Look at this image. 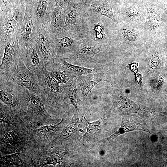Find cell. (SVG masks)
Here are the masks:
<instances>
[{"label":"cell","mask_w":167,"mask_h":167,"mask_svg":"<svg viewBox=\"0 0 167 167\" xmlns=\"http://www.w3.org/2000/svg\"><path fill=\"white\" fill-rule=\"evenodd\" d=\"M31 37L36 41L43 55L46 69L53 71L56 54L52 35L49 28L34 25Z\"/></svg>","instance_id":"obj_7"},{"label":"cell","mask_w":167,"mask_h":167,"mask_svg":"<svg viewBox=\"0 0 167 167\" xmlns=\"http://www.w3.org/2000/svg\"><path fill=\"white\" fill-rule=\"evenodd\" d=\"M164 81L163 78L160 75H158L151 79L150 81V84L154 89L157 91H160L162 87Z\"/></svg>","instance_id":"obj_31"},{"label":"cell","mask_w":167,"mask_h":167,"mask_svg":"<svg viewBox=\"0 0 167 167\" xmlns=\"http://www.w3.org/2000/svg\"><path fill=\"white\" fill-rule=\"evenodd\" d=\"M1 167H31V157L22 156L17 153L1 156Z\"/></svg>","instance_id":"obj_22"},{"label":"cell","mask_w":167,"mask_h":167,"mask_svg":"<svg viewBox=\"0 0 167 167\" xmlns=\"http://www.w3.org/2000/svg\"><path fill=\"white\" fill-rule=\"evenodd\" d=\"M54 71L55 79L59 84H65L69 80L68 77L62 72L59 71Z\"/></svg>","instance_id":"obj_33"},{"label":"cell","mask_w":167,"mask_h":167,"mask_svg":"<svg viewBox=\"0 0 167 167\" xmlns=\"http://www.w3.org/2000/svg\"><path fill=\"white\" fill-rule=\"evenodd\" d=\"M24 99L27 109L23 119L34 129L40 126L55 123L54 119L46 109L41 95H37L25 88Z\"/></svg>","instance_id":"obj_4"},{"label":"cell","mask_w":167,"mask_h":167,"mask_svg":"<svg viewBox=\"0 0 167 167\" xmlns=\"http://www.w3.org/2000/svg\"><path fill=\"white\" fill-rule=\"evenodd\" d=\"M77 80L80 87L84 101H86L89 93L98 83L103 81L109 82L105 74L103 73L84 75L77 77Z\"/></svg>","instance_id":"obj_20"},{"label":"cell","mask_w":167,"mask_h":167,"mask_svg":"<svg viewBox=\"0 0 167 167\" xmlns=\"http://www.w3.org/2000/svg\"><path fill=\"white\" fill-rule=\"evenodd\" d=\"M21 59L27 67L36 75L46 68L43 55L36 41L32 37L23 50Z\"/></svg>","instance_id":"obj_11"},{"label":"cell","mask_w":167,"mask_h":167,"mask_svg":"<svg viewBox=\"0 0 167 167\" xmlns=\"http://www.w3.org/2000/svg\"><path fill=\"white\" fill-rule=\"evenodd\" d=\"M121 32L126 40L130 42H133L137 39L136 34L130 30L125 28L121 29Z\"/></svg>","instance_id":"obj_32"},{"label":"cell","mask_w":167,"mask_h":167,"mask_svg":"<svg viewBox=\"0 0 167 167\" xmlns=\"http://www.w3.org/2000/svg\"><path fill=\"white\" fill-rule=\"evenodd\" d=\"M55 6L60 7L65 9L69 3L71 2V0H54Z\"/></svg>","instance_id":"obj_35"},{"label":"cell","mask_w":167,"mask_h":167,"mask_svg":"<svg viewBox=\"0 0 167 167\" xmlns=\"http://www.w3.org/2000/svg\"><path fill=\"white\" fill-rule=\"evenodd\" d=\"M29 5L32 8L34 25L49 28L51 17L55 7L54 0H36Z\"/></svg>","instance_id":"obj_13"},{"label":"cell","mask_w":167,"mask_h":167,"mask_svg":"<svg viewBox=\"0 0 167 167\" xmlns=\"http://www.w3.org/2000/svg\"><path fill=\"white\" fill-rule=\"evenodd\" d=\"M19 0H0V3L4 6L6 11L12 8Z\"/></svg>","instance_id":"obj_34"},{"label":"cell","mask_w":167,"mask_h":167,"mask_svg":"<svg viewBox=\"0 0 167 167\" xmlns=\"http://www.w3.org/2000/svg\"><path fill=\"white\" fill-rule=\"evenodd\" d=\"M125 13L127 17L131 19H135L140 16V11L138 6L132 5L128 7L125 9Z\"/></svg>","instance_id":"obj_30"},{"label":"cell","mask_w":167,"mask_h":167,"mask_svg":"<svg viewBox=\"0 0 167 167\" xmlns=\"http://www.w3.org/2000/svg\"><path fill=\"white\" fill-rule=\"evenodd\" d=\"M52 149L50 152L44 148L35 151L32 155V166L42 167L51 165L55 167L57 164L63 163L64 156L69 153L68 150L58 146Z\"/></svg>","instance_id":"obj_10"},{"label":"cell","mask_w":167,"mask_h":167,"mask_svg":"<svg viewBox=\"0 0 167 167\" xmlns=\"http://www.w3.org/2000/svg\"><path fill=\"white\" fill-rule=\"evenodd\" d=\"M37 76L38 84L43 90L42 96L46 110L49 114L57 115L66 107L61 99L59 84L55 79L54 71L45 68Z\"/></svg>","instance_id":"obj_2"},{"label":"cell","mask_w":167,"mask_h":167,"mask_svg":"<svg viewBox=\"0 0 167 167\" xmlns=\"http://www.w3.org/2000/svg\"><path fill=\"white\" fill-rule=\"evenodd\" d=\"M94 29L96 32V34L101 33L103 28L102 26L98 25L95 26Z\"/></svg>","instance_id":"obj_38"},{"label":"cell","mask_w":167,"mask_h":167,"mask_svg":"<svg viewBox=\"0 0 167 167\" xmlns=\"http://www.w3.org/2000/svg\"><path fill=\"white\" fill-rule=\"evenodd\" d=\"M100 50L99 48L92 46L86 45L81 47L74 53L75 58L85 59L93 58Z\"/></svg>","instance_id":"obj_28"},{"label":"cell","mask_w":167,"mask_h":167,"mask_svg":"<svg viewBox=\"0 0 167 167\" xmlns=\"http://www.w3.org/2000/svg\"><path fill=\"white\" fill-rule=\"evenodd\" d=\"M10 79L30 92L42 95L43 90L38 84L37 76L27 67L22 59L19 62Z\"/></svg>","instance_id":"obj_9"},{"label":"cell","mask_w":167,"mask_h":167,"mask_svg":"<svg viewBox=\"0 0 167 167\" xmlns=\"http://www.w3.org/2000/svg\"><path fill=\"white\" fill-rule=\"evenodd\" d=\"M24 0L26 2L27 4H30L32 3L33 2H34L36 0Z\"/></svg>","instance_id":"obj_39"},{"label":"cell","mask_w":167,"mask_h":167,"mask_svg":"<svg viewBox=\"0 0 167 167\" xmlns=\"http://www.w3.org/2000/svg\"><path fill=\"white\" fill-rule=\"evenodd\" d=\"M92 11L95 13L106 16L118 23L112 10V6L108 3H100L94 4L92 7Z\"/></svg>","instance_id":"obj_27"},{"label":"cell","mask_w":167,"mask_h":167,"mask_svg":"<svg viewBox=\"0 0 167 167\" xmlns=\"http://www.w3.org/2000/svg\"><path fill=\"white\" fill-rule=\"evenodd\" d=\"M145 24L148 28L152 31L157 30L161 26V18L152 7L149 6L147 8Z\"/></svg>","instance_id":"obj_25"},{"label":"cell","mask_w":167,"mask_h":167,"mask_svg":"<svg viewBox=\"0 0 167 167\" xmlns=\"http://www.w3.org/2000/svg\"><path fill=\"white\" fill-rule=\"evenodd\" d=\"M26 5L24 0H19L8 11L0 6V45L16 38L15 30L18 24L24 18Z\"/></svg>","instance_id":"obj_5"},{"label":"cell","mask_w":167,"mask_h":167,"mask_svg":"<svg viewBox=\"0 0 167 167\" xmlns=\"http://www.w3.org/2000/svg\"><path fill=\"white\" fill-rule=\"evenodd\" d=\"M34 25L32 8L30 5L27 4L24 18L18 24L15 31L16 38L23 50L31 39Z\"/></svg>","instance_id":"obj_14"},{"label":"cell","mask_w":167,"mask_h":167,"mask_svg":"<svg viewBox=\"0 0 167 167\" xmlns=\"http://www.w3.org/2000/svg\"><path fill=\"white\" fill-rule=\"evenodd\" d=\"M0 156L17 153L30 156L38 148L32 128L0 123Z\"/></svg>","instance_id":"obj_1"},{"label":"cell","mask_w":167,"mask_h":167,"mask_svg":"<svg viewBox=\"0 0 167 167\" xmlns=\"http://www.w3.org/2000/svg\"><path fill=\"white\" fill-rule=\"evenodd\" d=\"M69 112L63 114L61 120L56 124L46 125L32 129L39 149L44 147L50 143L65 127L67 121Z\"/></svg>","instance_id":"obj_12"},{"label":"cell","mask_w":167,"mask_h":167,"mask_svg":"<svg viewBox=\"0 0 167 167\" xmlns=\"http://www.w3.org/2000/svg\"><path fill=\"white\" fill-rule=\"evenodd\" d=\"M134 75L135 81L139 85V89H143L142 88L143 77L142 75L141 74L138 73Z\"/></svg>","instance_id":"obj_37"},{"label":"cell","mask_w":167,"mask_h":167,"mask_svg":"<svg viewBox=\"0 0 167 167\" xmlns=\"http://www.w3.org/2000/svg\"><path fill=\"white\" fill-rule=\"evenodd\" d=\"M60 90L61 99L65 106L72 105L78 111L82 101L77 93L75 79H69L66 83L61 84Z\"/></svg>","instance_id":"obj_19"},{"label":"cell","mask_w":167,"mask_h":167,"mask_svg":"<svg viewBox=\"0 0 167 167\" xmlns=\"http://www.w3.org/2000/svg\"><path fill=\"white\" fill-rule=\"evenodd\" d=\"M66 12L62 8L55 6L51 17L49 30L52 34L63 31L65 27Z\"/></svg>","instance_id":"obj_23"},{"label":"cell","mask_w":167,"mask_h":167,"mask_svg":"<svg viewBox=\"0 0 167 167\" xmlns=\"http://www.w3.org/2000/svg\"><path fill=\"white\" fill-rule=\"evenodd\" d=\"M0 46V78L10 79L22 59L23 50L16 38Z\"/></svg>","instance_id":"obj_6"},{"label":"cell","mask_w":167,"mask_h":167,"mask_svg":"<svg viewBox=\"0 0 167 167\" xmlns=\"http://www.w3.org/2000/svg\"><path fill=\"white\" fill-rule=\"evenodd\" d=\"M109 113L112 114L132 116L151 120L159 114L154 109L128 98L121 90L118 88L113 91V102Z\"/></svg>","instance_id":"obj_3"},{"label":"cell","mask_w":167,"mask_h":167,"mask_svg":"<svg viewBox=\"0 0 167 167\" xmlns=\"http://www.w3.org/2000/svg\"><path fill=\"white\" fill-rule=\"evenodd\" d=\"M0 123H6L17 127L28 126L31 127L23 119L25 112L24 110L12 107L0 102Z\"/></svg>","instance_id":"obj_16"},{"label":"cell","mask_w":167,"mask_h":167,"mask_svg":"<svg viewBox=\"0 0 167 167\" xmlns=\"http://www.w3.org/2000/svg\"><path fill=\"white\" fill-rule=\"evenodd\" d=\"M148 63V71L149 73L153 72L159 67L160 59L159 54L157 51H155L152 54Z\"/></svg>","instance_id":"obj_29"},{"label":"cell","mask_w":167,"mask_h":167,"mask_svg":"<svg viewBox=\"0 0 167 167\" xmlns=\"http://www.w3.org/2000/svg\"><path fill=\"white\" fill-rule=\"evenodd\" d=\"M82 121L76 111L68 123L50 143L43 148L50 150L53 147L63 143L64 142L68 140L78 130Z\"/></svg>","instance_id":"obj_18"},{"label":"cell","mask_w":167,"mask_h":167,"mask_svg":"<svg viewBox=\"0 0 167 167\" xmlns=\"http://www.w3.org/2000/svg\"><path fill=\"white\" fill-rule=\"evenodd\" d=\"M65 10L66 19L64 29L72 30L78 19L77 9L71 1L69 3Z\"/></svg>","instance_id":"obj_24"},{"label":"cell","mask_w":167,"mask_h":167,"mask_svg":"<svg viewBox=\"0 0 167 167\" xmlns=\"http://www.w3.org/2000/svg\"><path fill=\"white\" fill-rule=\"evenodd\" d=\"M83 117L88 123V126L86 127V131L82 136L83 139H90L95 138L100 134L102 128L103 121L102 118L90 122H88L84 115Z\"/></svg>","instance_id":"obj_26"},{"label":"cell","mask_w":167,"mask_h":167,"mask_svg":"<svg viewBox=\"0 0 167 167\" xmlns=\"http://www.w3.org/2000/svg\"><path fill=\"white\" fill-rule=\"evenodd\" d=\"M65 59L64 58L56 57L53 71H59L62 72L70 79H74L85 74L97 72L95 69L73 65L66 62Z\"/></svg>","instance_id":"obj_17"},{"label":"cell","mask_w":167,"mask_h":167,"mask_svg":"<svg viewBox=\"0 0 167 167\" xmlns=\"http://www.w3.org/2000/svg\"><path fill=\"white\" fill-rule=\"evenodd\" d=\"M135 131H143L151 134H153L151 129L146 125L128 119L123 118L121 121L120 127L116 131L109 137L101 140L99 142L104 143L111 141L120 135Z\"/></svg>","instance_id":"obj_21"},{"label":"cell","mask_w":167,"mask_h":167,"mask_svg":"<svg viewBox=\"0 0 167 167\" xmlns=\"http://www.w3.org/2000/svg\"><path fill=\"white\" fill-rule=\"evenodd\" d=\"M71 31L64 29L59 33L52 34L57 57L65 58L71 50L75 43Z\"/></svg>","instance_id":"obj_15"},{"label":"cell","mask_w":167,"mask_h":167,"mask_svg":"<svg viewBox=\"0 0 167 167\" xmlns=\"http://www.w3.org/2000/svg\"><path fill=\"white\" fill-rule=\"evenodd\" d=\"M25 89L11 79L0 78V102L25 111L27 105L24 99Z\"/></svg>","instance_id":"obj_8"},{"label":"cell","mask_w":167,"mask_h":167,"mask_svg":"<svg viewBox=\"0 0 167 167\" xmlns=\"http://www.w3.org/2000/svg\"><path fill=\"white\" fill-rule=\"evenodd\" d=\"M127 66L128 69L134 73V75L138 73L139 65L137 62H134L131 64L128 63Z\"/></svg>","instance_id":"obj_36"}]
</instances>
